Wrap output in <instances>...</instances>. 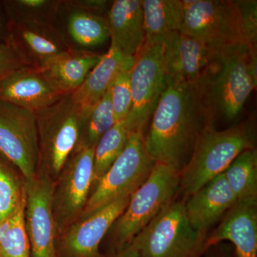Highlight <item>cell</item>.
I'll return each mask as SVG.
<instances>
[{
	"label": "cell",
	"instance_id": "obj_21",
	"mask_svg": "<svg viewBox=\"0 0 257 257\" xmlns=\"http://www.w3.org/2000/svg\"><path fill=\"white\" fill-rule=\"evenodd\" d=\"M103 55L69 50L52 59L40 72L51 87L61 96L75 92Z\"/></svg>",
	"mask_w": 257,
	"mask_h": 257
},
{
	"label": "cell",
	"instance_id": "obj_35",
	"mask_svg": "<svg viewBox=\"0 0 257 257\" xmlns=\"http://www.w3.org/2000/svg\"><path fill=\"white\" fill-rule=\"evenodd\" d=\"M207 257H224L221 256V255L219 254V253H211L210 255H209Z\"/></svg>",
	"mask_w": 257,
	"mask_h": 257
},
{
	"label": "cell",
	"instance_id": "obj_6",
	"mask_svg": "<svg viewBox=\"0 0 257 257\" xmlns=\"http://www.w3.org/2000/svg\"><path fill=\"white\" fill-rule=\"evenodd\" d=\"M80 106L72 94L36 111L39 141L38 172L54 182L75 147Z\"/></svg>",
	"mask_w": 257,
	"mask_h": 257
},
{
	"label": "cell",
	"instance_id": "obj_33",
	"mask_svg": "<svg viewBox=\"0 0 257 257\" xmlns=\"http://www.w3.org/2000/svg\"><path fill=\"white\" fill-rule=\"evenodd\" d=\"M109 257H140V256H139L138 251L133 246H130L121 251L112 253Z\"/></svg>",
	"mask_w": 257,
	"mask_h": 257
},
{
	"label": "cell",
	"instance_id": "obj_4",
	"mask_svg": "<svg viewBox=\"0 0 257 257\" xmlns=\"http://www.w3.org/2000/svg\"><path fill=\"white\" fill-rule=\"evenodd\" d=\"M179 187L178 172L168 166L155 163L146 181L134 192L127 207L108 232L113 253L130 246L135 236L173 200Z\"/></svg>",
	"mask_w": 257,
	"mask_h": 257
},
{
	"label": "cell",
	"instance_id": "obj_26",
	"mask_svg": "<svg viewBox=\"0 0 257 257\" xmlns=\"http://www.w3.org/2000/svg\"><path fill=\"white\" fill-rule=\"evenodd\" d=\"M3 5L8 22L55 27L60 0H10Z\"/></svg>",
	"mask_w": 257,
	"mask_h": 257
},
{
	"label": "cell",
	"instance_id": "obj_24",
	"mask_svg": "<svg viewBox=\"0 0 257 257\" xmlns=\"http://www.w3.org/2000/svg\"><path fill=\"white\" fill-rule=\"evenodd\" d=\"M115 123L109 89L94 105L87 107L80 106L78 137L73 152L95 148L103 135Z\"/></svg>",
	"mask_w": 257,
	"mask_h": 257
},
{
	"label": "cell",
	"instance_id": "obj_16",
	"mask_svg": "<svg viewBox=\"0 0 257 257\" xmlns=\"http://www.w3.org/2000/svg\"><path fill=\"white\" fill-rule=\"evenodd\" d=\"M212 50L204 42L183 32L170 34L162 44L167 80L195 82L209 63Z\"/></svg>",
	"mask_w": 257,
	"mask_h": 257
},
{
	"label": "cell",
	"instance_id": "obj_27",
	"mask_svg": "<svg viewBox=\"0 0 257 257\" xmlns=\"http://www.w3.org/2000/svg\"><path fill=\"white\" fill-rule=\"evenodd\" d=\"M132 133L125 120L123 119L115 123L114 126L103 135L94 148L93 186L124 150Z\"/></svg>",
	"mask_w": 257,
	"mask_h": 257
},
{
	"label": "cell",
	"instance_id": "obj_32",
	"mask_svg": "<svg viewBox=\"0 0 257 257\" xmlns=\"http://www.w3.org/2000/svg\"><path fill=\"white\" fill-rule=\"evenodd\" d=\"M25 67L7 42H0V81L17 69Z\"/></svg>",
	"mask_w": 257,
	"mask_h": 257
},
{
	"label": "cell",
	"instance_id": "obj_12",
	"mask_svg": "<svg viewBox=\"0 0 257 257\" xmlns=\"http://www.w3.org/2000/svg\"><path fill=\"white\" fill-rule=\"evenodd\" d=\"M133 194L118 198L90 215L79 219L57 235L56 257H104L99 246L127 207Z\"/></svg>",
	"mask_w": 257,
	"mask_h": 257
},
{
	"label": "cell",
	"instance_id": "obj_20",
	"mask_svg": "<svg viewBox=\"0 0 257 257\" xmlns=\"http://www.w3.org/2000/svg\"><path fill=\"white\" fill-rule=\"evenodd\" d=\"M111 46L135 57L145 42L143 0H115L106 15Z\"/></svg>",
	"mask_w": 257,
	"mask_h": 257
},
{
	"label": "cell",
	"instance_id": "obj_30",
	"mask_svg": "<svg viewBox=\"0 0 257 257\" xmlns=\"http://www.w3.org/2000/svg\"><path fill=\"white\" fill-rule=\"evenodd\" d=\"M131 69L121 72L109 88L116 123L124 119L131 109Z\"/></svg>",
	"mask_w": 257,
	"mask_h": 257
},
{
	"label": "cell",
	"instance_id": "obj_14",
	"mask_svg": "<svg viewBox=\"0 0 257 257\" xmlns=\"http://www.w3.org/2000/svg\"><path fill=\"white\" fill-rule=\"evenodd\" d=\"M55 27L69 50L94 52L110 40L106 15L88 9L81 0H60Z\"/></svg>",
	"mask_w": 257,
	"mask_h": 257
},
{
	"label": "cell",
	"instance_id": "obj_19",
	"mask_svg": "<svg viewBox=\"0 0 257 257\" xmlns=\"http://www.w3.org/2000/svg\"><path fill=\"white\" fill-rule=\"evenodd\" d=\"M237 202L224 175L208 182L190 196L186 211L193 229L205 237L206 233Z\"/></svg>",
	"mask_w": 257,
	"mask_h": 257
},
{
	"label": "cell",
	"instance_id": "obj_17",
	"mask_svg": "<svg viewBox=\"0 0 257 257\" xmlns=\"http://www.w3.org/2000/svg\"><path fill=\"white\" fill-rule=\"evenodd\" d=\"M223 241L234 244L238 257H257V199L237 201L204 243V251Z\"/></svg>",
	"mask_w": 257,
	"mask_h": 257
},
{
	"label": "cell",
	"instance_id": "obj_22",
	"mask_svg": "<svg viewBox=\"0 0 257 257\" xmlns=\"http://www.w3.org/2000/svg\"><path fill=\"white\" fill-rule=\"evenodd\" d=\"M134 61L135 57H127L110 45L82 85L72 93V99L81 107L94 105L109 90L121 72L133 67Z\"/></svg>",
	"mask_w": 257,
	"mask_h": 257
},
{
	"label": "cell",
	"instance_id": "obj_15",
	"mask_svg": "<svg viewBox=\"0 0 257 257\" xmlns=\"http://www.w3.org/2000/svg\"><path fill=\"white\" fill-rule=\"evenodd\" d=\"M7 42L25 67L36 69L69 50L56 27L45 25L8 22Z\"/></svg>",
	"mask_w": 257,
	"mask_h": 257
},
{
	"label": "cell",
	"instance_id": "obj_18",
	"mask_svg": "<svg viewBox=\"0 0 257 257\" xmlns=\"http://www.w3.org/2000/svg\"><path fill=\"white\" fill-rule=\"evenodd\" d=\"M62 97L51 87L40 69L23 67L0 81V100L34 112Z\"/></svg>",
	"mask_w": 257,
	"mask_h": 257
},
{
	"label": "cell",
	"instance_id": "obj_11",
	"mask_svg": "<svg viewBox=\"0 0 257 257\" xmlns=\"http://www.w3.org/2000/svg\"><path fill=\"white\" fill-rule=\"evenodd\" d=\"M167 84L162 45H143L131 69L132 106L124 120L132 133L144 132Z\"/></svg>",
	"mask_w": 257,
	"mask_h": 257
},
{
	"label": "cell",
	"instance_id": "obj_31",
	"mask_svg": "<svg viewBox=\"0 0 257 257\" xmlns=\"http://www.w3.org/2000/svg\"><path fill=\"white\" fill-rule=\"evenodd\" d=\"M239 10L243 43L256 47L257 2L256 0H236Z\"/></svg>",
	"mask_w": 257,
	"mask_h": 257
},
{
	"label": "cell",
	"instance_id": "obj_34",
	"mask_svg": "<svg viewBox=\"0 0 257 257\" xmlns=\"http://www.w3.org/2000/svg\"><path fill=\"white\" fill-rule=\"evenodd\" d=\"M8 39V23H5L0 9V40L7 42Z\"/></svg>",
	"mask_w": 257,
	"mask_h": 257
},
{
	"label": "cell",
	"instance_id": "obj_10",
	"mask_svg": "<svg viewBox=\"0 0 257 257\" xmlns=\"http://www.w3.org/2000/svg\"><path fill=\"white\" fill-rule=\"evenodd\" d=\"M94 149L73 152L56 179L52 208L57 236L82 215L94 183Z\"/></svg>",
	"mask_w": 257,
	"mask_h": 257
},
{
	"label": "cell",
	"instance_id": "obj_7",
	"mask_svg": "<svg viewBox=\"0 0 257 257\" xmlns=\"http://www.w3.org/2000/svg\"><path fill=\"white\" fill-rule=\"evenodd\" d=\"M155 165L145 146L144 132L132 133L124 150L93 186L79 219L90 215L118 198L133 194L146 181Z\"/></svg>",
	"mask_w": 257,
	"mask_h": 257
},
{
	"label": "cell",
	"instance_id": "obj_23",
	"mask_svg": "<svg viewBox=\"0 0 257 257\" xmlns=\"http://www.w3.org/2000/svg\"><path fill=\"white\" fill-rule=\"evenodd\" d=\"M145 39L144 45H162L166 37L182 32V0H143Z\"/></svg>",
	"mask_w": 257,
	"mask_h": 257
},
{
	"label": "cell",
	"instance_id": "obj_1",
	"mask_svg": "<svg viewBox=\"0 0 257 257\" xmlns=\"http://www.w3.org/2000/svg\"><path fill=\"white\" fill-rule=\"evenodd\" d=\"M145 136L147 152L155 163L180 173L204 128L209 124L195 83L167 80Z\"/></svg>",
	"mask_w": 257,
	"mask_h": 257
},
{
	"label": "cell",
	"instance_id": "obj_8",
	"mask_svg": "<svg viewBox=\"0 0 257 257\" xmlns=\"http://www.w3.org/2000/svg\"><path fill=\"white\" fill-rule=\"evenodd\" d=\"M0 159L25 180L38 172L39 141L35 112L0 100Z\"/></svg>",
	"mask_w": 257,
	"mask_h": 257
},
{
	"label": "cell",
	"instance_id": "obj_25",
	"mask_svg": "<svg viewBox=\"0 0 257 257\" xmlns=\"http://www.w3.org/2000/svg\"><path fill=\"white\" fill-rule=\"evenodd\" d=\"M237 201L257 199V152H241L223 173Z\"/></svg>",
	"mask_w": 257,
	"mask_h": 257
},
{
	"label": "cell",
	"instance_id": "obj_3",
	"mask_svg": "<svg viewBox=\"0 0 257 257\" xmlns=\"http://www.w3.org/2000/svg\"><path fill=\"white\" fill-rule=\"evenodd\" d=\"M254 135L248 123L217 130L208 124L199 135L187 165L179 173V187L192 196L222 175L241 152L254 147Z\"/></svg>",
	"mask_w": 257,
	"mask_h": 257
},
{
	"label": "cell",
	"instance_id": "obj_2",
	"mask_svg": "<svg viewBox=\"0 0 257 257\" xmlns=\"http://www.w3.org/2000/svg\"><path fill=\"white\" fill-rule=\"evenodd\" d=\"M256 47L240 43L213 49L195 84L209 124L232 122L257 85Z\"/></svg>",
	"mask_w": 257,
	"mask_h": 257
},
{
	"label": "cell",
	"instance_id": "obj_28",
	"mask_svg": "<svg viewBox=\"0 0 257 257\" xmlns=\"http://www.w3.org/2000/svg\"><path fill=\"white\" fill-rule=\"evenodd\" d=\"M25 200L0 223V257H32L25 226Z\"/></svg>",
	"mask_w": 257,
	"mask_h": 257
},
{
	"label": "cell",
	"instance_id": "obj_13",
	"mask_svg": "<svg viewBox=\"0 0 257 257\" xmlns=\"http://www.w3.org/2000/svg\"><path fill=\"white\" fill-rule=\"evenodd\" d=\"M25 181V226L31 256L56 257L57 230L52 208L55 182L40 172Z\"/></svg>",
	"mask_w": 257,
	"mask_h": 257
},
{
	"label": "cell",
	"instance_id": "obj_5",
	"mask_svg": "<svg viewBox=\"0 0 257 257\" xmlns=\"http://www.w3.org/2000/svg\"><path fill=\"white\" fill-rule=\"evenodd\" d=\"M206 238L189 222L185 202L172 200L133 239L140 257H198Z\"/></svg>",
	"mask_w": 257,
	"mask_h": 257
},
{
	"label": "cell",
	"instance_id": "obj_29",
	"mask_svg": "<svg viewBox=\"0 0 257 257\" xmlns=\"http://www.w3.org/2000/svg\"><path fill=\"white\" fill-rule=\"evenodd\" d=\"M18 175L12 166L0 159V223L25 200V181Z\"/></svg>",
	"mask_w": 257,
	"mask_h": 257
},
{
	"label": "cell",
	"instance_id": "obj_9",
	"mask_svg": "<svg viewBox=\"0 0 257 257\" xmlns=\"http://www.w3.org/2000/svg\"><path fill=\"white\" fill-rule=\"evenodd\" d=\"M182 32L211 48L243 43L236 0H183Z\"/></svg>",
	"mask_w": 257,
	"mask_h": 257
}]
</instances>
